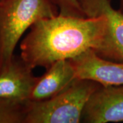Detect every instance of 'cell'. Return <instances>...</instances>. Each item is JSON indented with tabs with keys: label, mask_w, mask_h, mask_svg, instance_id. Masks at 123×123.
I'll return each instance as SVG.
<instances>
[{
	"label": "cell",
	"mask_w": 123,
	"mask_h": 123,
	"mask_svg": "<svg viewBox=\"0 0 123 123\" xmlns=\"http://www.w3.org/2000/svg\"><path fill=\"white\" fill-rule=\"evenodd\" d=\"M20 57L33 69L47 68L55 62L71 60L88 50L112 60L105 17H75L57 14L40 19L21 44Z\"/></svg>",
	"instance_id": "obj_1"
},
{
	"label": "cell",
	"mask_w": 123,
	"mask_h": 123,
	"mask_svg": "<svg viewBox=\"0 0 123 123\" xmlns=\"http://www.w3.org/2000/svg\"><path fill=\"white\" fill-rule=\"evenodd\" d=\"M58 14L54 0H0V73L25 31L40 19Z\"/></svg>",
	"instance_id": "obj_2"
},
{
	"label": "cell",
	"mask_w": 123,
	"mask_h": 123,
	"mask_svg": "<svg viewBox=\"0 0 123 123\" xmlns=\"http://www.w3.org/2000/svg\"><path fill=\"white\" fill-rule=\"evenodd\" d=\"M101 85L76 79L66 89L44 101L27 102L24 123H79L92 94Z\"/></svg>",
	"instance_id": "obj_3"
},
{
	"label": "cell",
	"mask_w": 123,
	"mask_h": 123,
	"mask_svg": "<svg viewBox=\"0 0 123 123\" xmlns=\"http://www.w3.org/2000/svg\"><path fill=\"white\" fill-rule=\"evenodd\" d=\"M81 122H123V86H99L87 102Z\"/></svg>",
	"instance_id": "obj_4"
},
{
	"label": "cell",
	"mask_w": 123,
	"mask_h": 123,
	"mask_svg": "<svg viewBox=\"0 0 123 123\" xmlns=\"http://www.w3.org/2000/svg\"><path fill=\"white\" fill-rule=\"evenodd\" d=\"M71 60L77 79L94 81L103 86H123V61L104 58L92 49Z\"/></svg>",
	"instance_id": "obj_5"
},
{
	"label": "cell",
	"mask_w": 123,
	"mask_h": 123,
	"mask_svg": "<svg viewBox=\"0 0 123 123\" xmlns=\"http://www.w3.org/2000/svg\"><path fill=\"white\" fill-rule=\"evenodd\" d=\"M38 79L33 74V68L20 56L14 55L0 73V97L21 102L30 101Z\"/></svg>",
	"instance_id": "obj_6"
},
{
	"label": "cell",
	"mask_w": 123,
	"mask_h": 123,
	"mask_svg": "<svg viewBox=\"0 0 123 123\" xmlns=\"http://www.w3.org/2000/svg\"><path fill=\"white\" fill-rule=\"evenodd\" d=\"M44 75L38 77L31 93L30 101H44L57 94L76 78L74 64L71 60H61L49 66Z\"/></svg>",
	"instance_id": "obj_7"
},
{
	"label": "cell",
	"mask_w": 123,
	"mask_h": 123,
	"mask_svg": "<svg viewBox=\"0 0 123 123\" xmlns=\"http://www.w3.org/2000/svg\"><path fill=\"white\" fill-rule=\"evenodd\" d=\"M86 17L103 15L108 24L112 60L123 61V12L114 9L110 0H78Z\"/></svg>",
	"instance_id": "obj_8"
},
{
	"label": "cell",
	"mask_w": 123,
	"mask_h": 123,
	"mask_svg": "<svg viewBox=\"0 0 123 123\" xmlns=\"http://www.w3.org/2000/svg\"><path fill=\"white\" fill-rule=\"evenodd\" d=\"M28 101L0 97V123H24Z\"/></svg>",
	"instance_id": "obj_9"
},
{
	"label": "cell",
	"mask_w": 123,
	"mask_h": 123,
	"mask_svg": "<svg viewBox=\"0 0 123 123\" xmlns=\"http://www.w3.org/2000/svg\"><path fill=\"white\" fill-rule=\"evenodd\" d=\"M57 5L59 14L63 16L85 17L78 0H54Z\"/></svg>",
	"instance_id": "obj_10"
},
{
	"label": "cell",
	"mask_w": 123,
	"mask_h": 123,
	"mask_svg": "<svg viewBox=\"0 0 123 123\" xmlns=\"http://www.w3.org/2000/svg\"><path fill=\"white\" fill-rule=\"evenodd\" d=\"M120 3H121V5H122V6L123 7V0H120Z\"/></svg>",
	"instance_id": "obj_11"
}]
</instances>
